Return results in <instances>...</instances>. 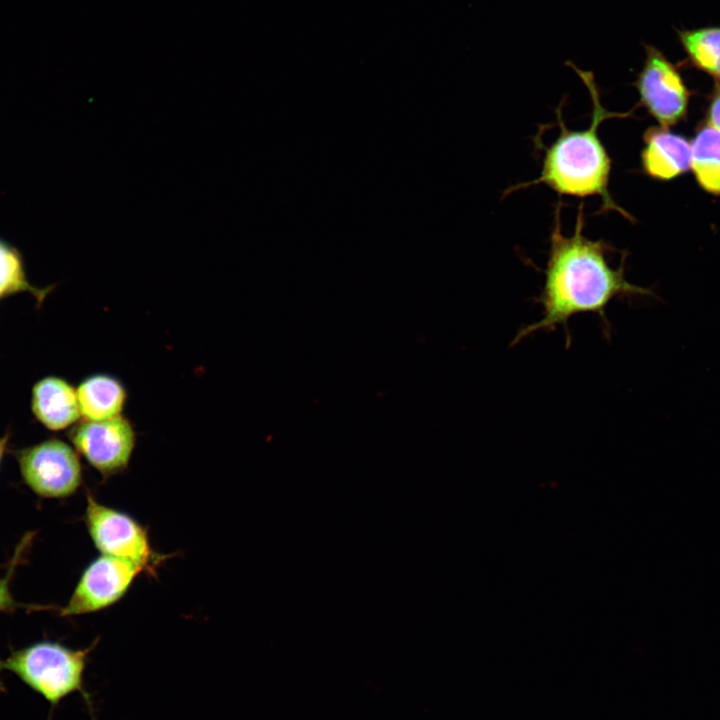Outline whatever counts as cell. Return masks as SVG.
Listing matches in <instances>:
<instances>
[{"label":"cell","mask_w":720,"mask_h":720,"mask_svg":"<svg viewBox=\"0 0 720 720\" xmlns=\"http://www.w3.org/2000/svg\"><path fill=\"white\" fill-rule=\"evenodd\" d=\"M15 456L24 483L39 497L65 498L81 485L78 455L63 441L49 439L22 449Z\"/></svg>","instance_id":"4"},{"label":"cell","mask_w":720,"mask_h":720,"mask_svg":"<svg viewBox=\"0 0 720 720\" xmlns=\"http://www.w3.org/2000/svg\"><path fill=\"white\" fill-rule=\"evenodd\" d=\"M639 105L669 128L685 119L690 91L677 67L655 46L645 45V59L633 83Z\"/></svg>","instance_id":"6"},{"label":"cell","mask_w":720,"mask_h":720,"mask_svg":"<svg viewBox=\"0 0 720 720\" xmlns=\"http://www.w3.org/2000/svg\"><path fill=\"white\" fill-rule=\"evenodd\" d=\"M699 186L720 195V131L705 123L691 141V165Z\"/></svg>","instance_id":"12"},{"label":"cell","mask_w":720,"mask_h":720,"mask_svg":"<svg viewBox=\"0 0 720 720\" xmlns=\"http://www.w3.org/2000/svg\"><path fill=\"white\" fill-rule=\"evenodd\" d=\"M32 409L49 429L61 430L81 416L76 390L66 381L48 377L33 389Z\"/></svg>","instance_id":"10"},{"label":"cell","mask_w":720,"mask_h":720,"mask_svg":"<svg viewBox=\"0 0 720 720\" xmlns=\"http://www.w3.org/2000/svg\"><path fill=\"white\" fill-rule=\"evenodd\" d=\"M81 415L90 421H101L121 415L127 399L124 385L108 374H94L76 389Z\"/></svg>","instance_id":"11"},{"label":"cell","mask_w":720,"mask_h":720,"mask_svg":"<svg viewBox=\"0 0 720 720\" xmlns=\"http://www.w3.org/2000/svg\"><path fill=\"white\" fill-rule=\"evenodd\" d=\"M640 161L643 172L658 181H669L690 169L691 142L669 128L652 126L643 134Z\"/></svg>","instance_id":"9"},{"label":"cell","mask_w":720,"mask_h":720,"mask_svg":"<svg viewBox=\"0 0 720 720\" xmlns=\"http://www.w3.org/2000/svg\"><path fill=\"white\" fill-rule=\"evenodd\" d=\"M7 442H8V437H7V436H5V437H3V438H0V462H1V459H2L3 454H4V452H5V449H6V446H7Z\"/></svg>","instance_id":"17"},{"label":"cell","mask_w":720,"mask_h":720,"mask_svg":"<svg viewBox=\"0 0 720 720\" xmlns=\"http://www.w3.org/2000/svg\"><path fill=\"white\" fill-rule=\"evenodd\" d=\"M707 123L720 131V82L716 83L710 96Z\"/></svg>","instance_id":"16"},{"label":"cell","mask_w":720,"mask_h":720,"mask_svg":"<svg viewBox=\"0 0 720 720\" xmlns=\"http://www.w3.org/2000/svg\"><path fill=\"white\" fill-rule=\"evenodd\" d=\"M85 523L102 555L122 559L152 571L159 557L153 552L146 530L129 515L86 495Z\"/></svg>","instance_id":"5"},{"label":"cell","mask_w":720,"mask_h":720,"mask_svg":"<svg viewBox=\"0 0 720 720\" xmlns=\"http://www.w3.org/2000/svg\"><path fill=\"white\" fill-rule=\"evenodd\" d=\"M687 61L720 82V26L677 31Z\"/></svg>","instance_id":"13"},{"label":"cell","mask_w":720,"mask_h":720,"mask_svg":"<svg viewBox=\"0 0 720 720\" xmlns=\"http://www.w3.org/2000/svg\"><path fill=\"white\" fill-rule=\"evenodd\" d=\"M70 438L76 451L105 477L127 467L136 442L131 422L121 415L101 421L85 420L72 430Z\"/></svg>","instance_id":"8"},{"label":"cell","mask_w":720,"mask_h":720,"mask_svg":"<svg viewBox=\"0 0 720 720\" xmlns=\"http://www.w3.org/2000/svg\"><path fill=\"white\" fill-rule=\"evenodd\" d=\"M567 65L575 71L589 92L592 102L590 125L583 130L567 128L562 118L561 103L556 110L560 133L550 146L545 147L541 173L534 180L507 188L503 196L533 185L544 184L559 195L600 197L598 213L614 211L625 219L634 221L633 216L619 206L610 194L612 159L598 135L599 126L604 121L627 118L632 113L606 109L601 102L594 74L578 68L570 61Z\"/></svg>","instance_id":"2"},{"label":"cell","mask_w":720,"mask_h":720,"mask_svg":"<svg viewBox=\"0 0 720 720\" xmlns=\"http://www.w3.org/2000/svg\"><path fill=\"white\" fill-rule=\"evenodd\" d=\"M144 569L132 562L102 555L83 571L60 615L77 616L99 611L117 602Z\"/></svg>","instance_id":"7"},{"label":"cell","mask_w":720,"mask_h":720,"mask_svg":"<svg viewBox=\"0 0 720 720\" xmlns=\"http://www.w3.org/2000/svg\"><path fill=\"white\" fill-rule=\"evenodd\" d=\"M561 208L562 202L559 201L554 210L544 284L536 298V302L542 306L543 316L521 328L512 345L535 332H552L559 326L565 329L569 344V321L576 315L586 313L596 314L605 335L609 336L611 328L606 310L611 302L638 295L657 297L651 289L626 279L625 253L619 266L612 267L609 255L615 252V248L609 242L591 240L583 234V203L578 207L575 228L570 236L562 232Z\"/></svg>","instance_id":"1"},{"label":"cell","mask_w":720,"mask_h":720,"mask_svg":"<svg viewBox=\"0 0 720 720\" xmlns=\"http://www.w3.org/2000/svg\"><path fill=\"white\" fill-rule=\"evenodd\" d=\"M97 641L84 649H72L58 641L41 640L13 650L0 659V673H14L26 686L41 695L50 705L48 720L61 700L80 693L90 714L97 720L94 703L84 682L90 652ZM0 690L4 686L0 680Z\"/></svg>","instance_id":"3"},{"label":"cell","mask_w":720,"mask_h":720,"mask_svg":"<svg viewBox=\"0 0 720 720\" xmlns=\"http://www.w3.org/2000/svg\"><path fill=\"white\" fill-rule=\"evenodd\" d=\"M32 538L33 533H29L22 538L21 542L16 547L6 574L4 577L0 578V612H12L18 607H25V605L19 604L15 601L10 590V585L16 568L24 559V555L32 543Z\"/></svg>","instance_id":"15"},{"label":"cell","mask_w":720,"mask_h":720,"mask_svg":"<svg viewBox=\"0 0 720 720\" xmlns=\"http://www.w3.org/2000/svg\"><path fill=\"white\" fill-rule=\"evenodd\" d=\"M21 290H31L21 259L13 248L0 241V297Z\"/></svg>","instance_id":"14"}]
</instances>
